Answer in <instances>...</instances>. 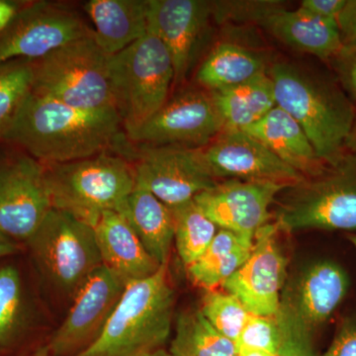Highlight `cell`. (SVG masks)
<instances>
[{"label": "cell", "mask_w": 356, "mask_h": 356, "mask_svg": "<svg viewBox=\"0 0 356 356\" xmlns=\"http://www.w3.org/2000/svg\"><path fill=\"white\" fill-rule=\"evenodd\" d=\"M122 129L115 109L76 108L31 91L3 140L51 165L118 151L127 143Z\"/></svg>", "instance_id": "cell-1"}, {"label": "cell", "mask_w": 356, "mask_h": 356, "mask_svg": "<svg viewBox=\"0 0 356 356\" xmlns=\"http://www.w3.org/2000/svg\"><path fill=\"white\" fill-rule=\"evenodd\" d=\"M276 105L293 117L308 136L325 165L336 163L346 152L356 110L336 83L287 63L268 69Z\"/></svg>", "instance_id": "cell-2"}, {"label": "cell", "mask_w": 356, "mask_h": 356, "mask_svg": "<svg viewBox=\"0 0 356 356\" xmlns=\"http://www.w3.org/2000/svg\"><path fill=\"white\" fill-rule=\"evenodd\" d=\"M175 290L168 264L129 283L102 334L76 356H147L163 348L172 334Z\"/></svg>", "instance_id": "cell-3"}, {"label": "cell", "mask_w": 356, "mask_h": 356, "mask_svg": "<svg viewBox=\"0 0 356 356\" xmlns=\"http://www.w3.org/2000/svg\"><path fill=\"white\" fill-rule=\"evenodd\" d=\"M51 205L95 227L102 214L120 212L136 185L134 166L110 152L46 166Z\"/></svg>", "instance_id": "cell-4"}, {"label": "cell", "mask_w": 356, "mask_h": 356, "mask_svg": "<svg viewBox=\"0 0 356 356\" xmlns=\"http://www.w3.org/2000/svg\"><path fill=\"white\" fill-rule=\"evenodd\" d=\"M109 77L115 107L129 139L168 102L175 69L165 44L147 30L125 50L110 56Z\"/></svg>", "instance_id": "cell-5"}, {"label": "cell", "mask_w": 356, "mask_h": 356, "mask_svg": "<svg viewBox=\"0 0 356 356\" xmlns=\"http://www.w3.org/2000/svg\"><path fill=\"white\" fill-rule=\"evenodd\" d=\"M281 194L275 222L281 231H356V154L346 151L334 165Z\"/></svg>", "instance_id": "cell-6"}, {"label": "cell", "mask_w": 356, "mask_h": 356, "mask_svg": "<svg viewBox=\"0 0 356 356\" xmlns=\"http://www.w3.org/2000/svg\"><path fill=\"white\" fill-rule=\"evenodd\" d=\"M109 57L95 35L70 42L32 60V91L76 108L116 110Z\"/></svg>", "instance_id": "cell-7"}, {"label": "cell", "mask_w": 356, "mask_h": 356, "mask_svg": "<svg viewBox=\"0 0 356 356\" xmlns=\"http://www.w3.org/2000/svg\"><path fill=\"white\" fill-rule=\"evenodd\" d=\"M348 274L336 262L311 264L281 294L275 315L281 334L280 353L295 351L315 356L313 337L343 302L348 289Z\"/></svg>", "instance_id": "cell-8"}, {"label": "cell", "mask_w": 356, "mask_h": 356, "mask_svg": "<svg viewBox=\"0 0 356 356\" xmlns=\"http://www.w3.org/2000/svg\"><path fill=\"white\" fill-rule=\"evenodd\" d=\"M26 243L44 277L72 297L103 264L95 228L56 208H51Z\"/></svg>", "instance_id": "cell-9"}, {"label": "cell", "mask_w": 356, "mask_h": 356, "mask_svg": "<svg viewBox=\"0 0 356 356\" xmlns=\"http://www.w3.org/2000/svg\"><path fill=\"white\" fill-rule=\"evenodd\" d=\"M125 145L119 153L135 161L136 182L146 187L161 202L172 208L193 200L218 182L204 163L200 149L178 146Z\"/></svg>", "instance_id": "cell-10"}, {"label": "cell", "mask_w": 356, "mask_h": 356, "mask_svg": "<svg viewBox=\"0 0 356 356\" xmlns=\"http://www.w3.org/2000/svg\"><path fill=\"white\" fill-rule=\"evenodd\" d=\"M95 35L83 18L67 7L38 1L18 11L0 34V64L37 60L60 47Z\"/></svg>", "instance_id": "cell-11"}, {"label": "cell", "mask_w": 356, "mask_h": 356, "mask_svg": "<svg viewBox=\"0 0 356 356\" xmlns=\"http://www.w3.org/2000/svg\"><path fill=\"white\" fill-rule=\"evenodd\" d=\"M53 208L46 165L27 153L0 159V229L27 241Z\"/></svg>", "instance_id": "cell-12"}, {"label": "cell", "mask_w": 356, "mask_h": 356, "mask_svg": "<svg viewBox=\"0 0 356 356\" xmlns=\"http://www.w3.org/2000/svg\"><path fill=\"white\" fill-rule=\"evenodd\" d=\"M224 131L211 92L186 90L168 102L129 139L138 145L200 149Z\"/></svg>", "instance_id": "cell-13"}, {"label": "cell", "mask_w": 356, "mask_h": 356, "mask_svg": "<svg viewBox=\"0 0 356 356\" xmlns=\"http://www.w3.org/2000/svg\"><path fill=\"white\" fill-rule=\"evenodd\" d=\"M120 276L102 264L77 290L72 308L48 344L51 356H76L102 334L127 287Z\"/></svg>", "instance_id": "cell-14"}, {"label": "cell", "mask_w": 356, "mask_h": 356, "mask_svg": "<svg viewBox=\"0 0 356 356\" xmlns=\"http://www.w3.org/2000/svg\"><path fill=\"white\" fill-rule=\"evenodd\" d=\"M275 222H267L255 234L248 261L222 284L250 314L275 316L280 309L287 261L277 242Z\"/></svg>", "instance_id": "cell-15"}, {"label": "cell", "mask_w": 356, "mask_h": 356, "mask_svg": "<svg viewBox=\"0 0 356 356\" xmlns=\"http://www.w3.org/2000/svg\"><path fill=\"white\" fill-rule=\"evenodd\" d=\"M201 156L215 179L271 181L289 185L305 178L281 161L275 154L242 130H224L207 146Z\"/></svg>", "instance_id": "cell-16"}, {"label": "cell", "mask_w": 356, "mask_h": 356, "mask_svg": "<svg viewBox=\"0 0 356 356\" xmlns=\"http://www.w3.org/2000/svg\"><path fill=\"white\" fill-rule=\"evenodd\" d=\"M289 185L229 179L199 193L194 201L217 227L250 242L269 222L271 204Z\"/></svg>", "instance_id": "cell-17"}, {"label": "cell", "mask_w": 356, "mask_h": 356, "mask_svg": "<svg viewBox=\"0 0 356 356\" xmlns=\"http://www.w3.org/2000/svg\"><path fill=\"white\" fill-rule=\"evenodd\" d=\"M213 18V1L206 0H149L147 30L161 40L175 69V83L186 79Z\"/></svg>", "instance_id": "cell-18"}, {"label": "cell", "mask_w": 356, "mask_h": 356, "mask_svg": "<svg viewBox=\"0 0 356 356\" xmlns=\"http://www.w3.org/2000/svg\"><path fill=\"white\" fill-rule=\"evenodd\" d=\"M93 228L102 264L127 284L149 277L161 268L122 213L105 212Z\"/></svg>", "instance_id": "cell-19"}, {"label": "cell", "mask_w": 356, "mask_h": 356, "mask_svg": "<svg viewBox=\"0 0 356 356\" xmlns=\"http://www.w3.org/2000/svg\"><path fill=\"white\" fill-rule=\"evenodd\" d=\"M259 25L283 44L324 60H331L343 44L337 21L318 17L299 7L288 10L278 6Z\"/></svg>", "instance_id": "cell-20"}, {"label": "cell", "mask_w": 356, "mask_h": 356, "mask_svg": "<svg viewBox=\"0 0 356 356\" xmlns=\"http://www.w3.org/2000/svg\"><path fill=\"white\" fill-rule=\"evenodd\" d=\"M242 131L259 140L305 177L317 175L327 166L318 158L298 122L277 105L261 120Z\"/></svg>", "instance_id": "cell-21"}, {"label": "cell", "mask_w": 356, "mask_h": 356, "mask_svg": "<svg viewBox=\"0 0 356 356\" xmlns=\"http://www.w3.org/2000/svg\"><path fill=\"white\" fill-rule=\"evenodd\" d=\"M86 13L95 38L108 56L116 55L147 32L149 0H90Z\"/></svg>", "instance_id": "cell-22"}, {"label": "cell", "mask_w": 356, "mask_h": 356, "mask_svg": "<svg viewBox=\"0 0 356 356\" xmlns=\"http://www.w3.org/2000/svg\"><path fill=\"white\" fill-rule=\"evenodd\" d=\"M120 213L154 261L159 266L168 264L175 243V222L170 208L136 182Z\"/></svg>", "instance_id": "cell-23"}, {"label": "cell", "mask_w": 356, "mask_h": 356, "mask_svg": "<svg viewBox=\"0 0 356 356\" xmlns=\"http://www.w3.org/2000/svg\"><path fill=\"white\" fill-rule=\"evenodd\" d=\"M252 245L233 232L220 229L205 252L186 267L189 280L206 291L217 290L248 261Z\"/></svg>", "instance_id": "cell-24"}, {"label": "cell", "mask_w": 356, "mask_h": 356, "mask_svg": "<svg viewBox=\"0 0 356 356\" xmlns=\"http://www.w3.org/2000/svg\"><path fill=\"white\" fill-rule=\"evenodd\" d=\"M211 95L224 122V130H243L261 120L276 106L268 72L247 83L213 91Z\"/></svg>", "instance_id": "cell-25"}, {"label": "cell", "mask_w": 356, "mask_h": 356, "mask_svg": "<svg viewBox=\"0 0 356 356\" xmlns=\"http://www.w3.org/2000/svg\"><path fill=\"white\" fill-rule=\"evenodd\" d=\"M267 72L266 60L259 54L238 44L221 43L204 60L196 77L213 92L247 83Z\"/></svg>", "instance_id": "cell-26"}, {"label": "cell", "mask_w": 356, "mask_h": 356, "mask_svg": "<svg viewBox=\"0 0 356 356\" xmlns=\"http://www.w3.org/2000/svg\"><path fill=\"white\" fill-rule=\"evenodd\" d=\"M170 353L172 356H238L236 343L208 322L200 308L187 309L177 316Z\"/></svg>", "instance_id": "cell-27"}, {"label": "cell", "mask_w": 356, "mask_h": 356, "mask_svg": "<svg viewBox=\"0 0 356 356\" xmlns=\"http://www.w3.org/2000/svg\"><path fill=\"white\" fill-rule=\"evenodd\" d=\"M175 222V243L178 255L187 267L197 261L217 235V226L195 201L170 208Z\"/></svg>", "instance_id": "cell-28"}, {"label": "cell", "mask_w": 356, "mask_h": 356, "mask_svg": "<svg viewBox=\"0 0 356 356\" xmlns=\"http://www.w3.org/2000/svg\"><path fill=\"white\" fill-rule=\"evenodd\" d=\"M33 88L32 60L0 64V139L10 128Z\"/></svg>", "instance_id": "cell-29"}, {"label": "cell", "mask_w": 356, "mask_h": 356, "mask_svg": "<svg viewBox=\"0 0 356 356\" xmlns=\"http://www.w3.org/2000/svg\"><path fill=\"white\" fill-rule=\"evenodd\" d=\"M25 323V299L20 273L15 267H0V346L20 334Z\"/></svg>", "instance_id": "cell-30"}, {"label": "cell", "mask_w": 356, "mask_h": 356, "mask_svg": "<svg viewBox=\"0 0 356 356\" xmlns=\"http://www.w3.org/2000/svg\"><path fill=\"white\" fill-rule=\"evenodd\" d=\"M200 310L220 334L236 343L247 324L250 313L240 300L226 291H207Z\"/></svg>", "instance_id": "cell-31"}, {"label": "cell", "mask_w": 356, "mask_h": 356, "mask_svg": "<svg viewBox=\"0 0 356 356\" xmlns=\"http://www.w3.org/2000/svg\"><path fill=\"white\" fill-rule=\"evenodd\" d=\"M238 350H257L278 355L281 346L280 327L275 316L250 314L236 341Z\"/></svg>", "instance_id": "cell-32"}, {"label": "cell", "mask_w": 356, "mask_h": 356, "mask_svg": "<svg viewBox=\"0 0 356 356\" xmlns=\"http://www.w3.org/2000/svg\"><path fill=\"white\" fill-rule=\"evenodd\" d=\"M280 1H213V18L218 21H250L261 24Z\"/></svg>", "instance_id": "cell-33"}, {"label": "cell", "mask_w": 356, "mask_h": 356, "mask_svg": "<svg viewBox=\"0 0 356 356\" xmlns=\"http://www.w3.org/2000/svg\"><path fill=\"white\" fill-rule=\"evenodd\" d=\"M329 62L344 90L356 100V41L343 42L341 49Z\"/></svg>", "instance_id": "cell-34"}, {"label": "cell", "mask_w": 356, "mask_h": 356, "mask_svg": "<svg viewBox=\"0 0 356 356\" xmlns=\"http://www.w3.org/2000/svg\"><path fill=\"white\" fill-rule=\"evenodd\" d=\"M323 356H356V316L346 318Z\"/></svg>", "instance_id": "cell-35"}, {"label": "cell", "mask_w": 356, "mask_h": 356, "mask_svg": "<svg viewBox=\"0 0 356 356\" xmlns=\"http://www.w3.org/2000/svg\"><path fill=\"white\" fill-rule=\"evenodd\" d=\"M346 3V0H303L299 8L324 19L337 21Z\"/></svg>", "instance_id": "cell-36"}, {"label": "cell", "mask_w": 356, "mask_h": 356, "mask_svg": "<svg viewBox=\"0 0 356 356\" xmlns=\"http://www.w3.org/2000/svg\"><path fill=\"white\" fill-rule=\"evenodd\" d=\"M343 42L356 41V0H346V6L337 18Z\"/></svg>", "instance_id": "cell-37"}, {"label": "cell", "mask_w": 356, "mask_h": 356, "mask_svg": "<svg viewBox=\"0 0 356 356\" xmlns=\"http://www.w3.org/2000/svg\"><path fill=\"white\" fill-rule=\"evenodd\" d=\"M17 13L15 4L0 0V34L8 27Z\"/></svg>", "instance_id": "cell-38"}, {"label": "cell", "mask_w": 356, "mask_h": 356, "mask_svg": "<svg viewBox=\"0 0 356 356\" xmlns=\"http://www.w3.org/2000/svg\"><path fill=\"white\" fill-rule=\"evenodd\" d=\"M19 250V245L16 241L0 229V259L17 254Z\"/></svg>", "instance_id": "cell-39"}, {"label": "cell", "mask_w": 356, "mask_h": 356, "mask_svg": "<svg viewBox=\"0 0 356 356\" xmlns=\"http://www.w3.org/2000/svg\"><path fill=\"white\" fill-rule=\"evenodd\" d=\"M346 151L350 152V153L356 154V117L355 124H353V130L348 138V142H346Z\"/></svg>", "instance_id": "cell-40"}, {"label": "cell", "mask_w": 356, "mask_h": 356, "mask_svg": "<svg viewBox=\"0 0 356 356\" xmlns=\"http://www.w3.org/2000/svg\"><path fill=\"white\" fill-rule=\"evenodd\" d=\"M238 356H278L267 351L257 350H238Z\"/></svg>", "instance_id": "cell-41"}, {"label": "cell", "mask_w": 356, "mask_h": 356, "mask_svg": "<svg viewBox=\"0 0 356 356\" xmlns=\"http://www.w3.org/2000/svg\"><path fill=\"white\" fill-rule=\"evenodd\" d=\"M31 356H51L50 350H49L48 346H43V348H39L38 350L35 351Z\"/></svg>", "instance_id": "cell-42"}, {"label": "cell", "mask_w": 356, "mask_h": 356, "mask_svg": "<svg viewBox=\"0 0 356 356\" xmlns=\"http://www.w3.org/2000/svg\"><path fill=\"white\" fill-rule=\"evenodd\" d=\"M147 356H172V355H170V351L165 350V348H161V350L154 351V353H149Z\"/></svg>", "instance_id": "cell-43"}, {"label": "cell", "mask_w": 356, "mask_h": 356, "mask_svg": "<svg viewBox=\"0 0 356 356\" xmlns=\"http://www.w3.org/2000/svg\"><path fill=\"white\" fill-rule=\"evenodd\" d=\"M278 356H302L299 353H294V351H286V353H280Z\"/></svg>", "instance_id": "cell-44"}, {"label": "cell", "mask_w": 356, "mask_h": 356, "mask_svg": "<svg viewBox=\"0 0 356 356\" xmlns=\"http://www.w3.org/2000/svg\"><path fill=\"white\" fill-rule=\"evenodd\" d=\"M348 238H350V243H353V245H355L356 250V235H351L348 236Z\"/></svg>", "instance_id": "cell-45"}]
</instances>
